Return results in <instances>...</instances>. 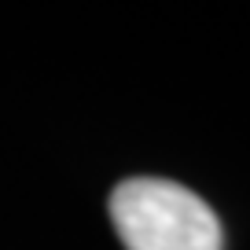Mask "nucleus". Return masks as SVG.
<instances>
[{"label": "nucleus", "instance_id": "nucleus-1", "mask_svg": "<svg viewBox=\"0 0 250 250\" xmlns=\"http://www.w3.org/2000/svg\"><path fill=\"white\" fill-rule=\"evenodd\" d=\"M110 221L125 250H221L217 213L177 180L129 177L110 191Z\"/></svg>", "mask_w": 250, "mask_h": 250}]
</instances>
